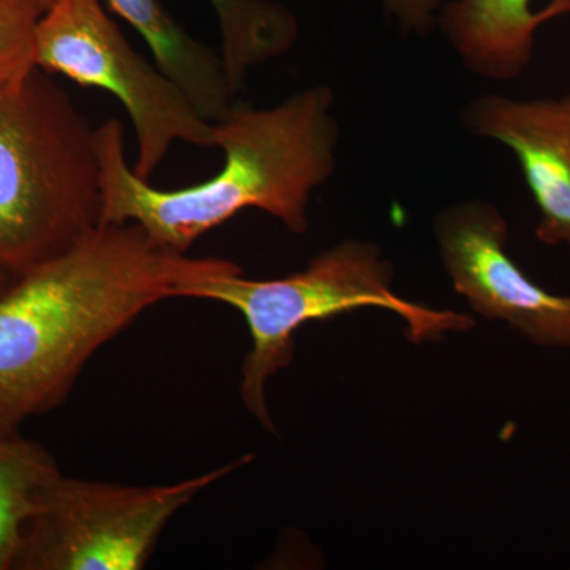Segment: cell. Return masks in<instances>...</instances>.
<instances>
[{
  "instance_id": "7a4b0ae2",
  "label": "cell",
  "mask_w": 570,
  "mask_h": 570,
  "mask_svg": "<svg viewBox=\"0 0 570 570\" xmlns=\"http://www.w3.org/2000/svg\"><path fill=\"white\" fill-rule=\"evenodd\" d=\"M333 104L335 94L324 85L262 110L234 104L213 122L223 170L176 190L157 189L135 174L126 159L122 122L108 119L97 129L100 224H138L157 245L179 254L243 209H261L292 234L306 235L311 195L336 170L340 129Z\"/></svg>"
},
{
  "instance_id": "3957f363",
  "label": "cell",
  "mask_w": 570,
  "mask_h": 570,
  "mask_svg": "<svg viewBox=\"0 0 570 570\" xmlns=\"http://www.w3.org/2000/svg\"><path fill=\"white\" fill-rule=\"evenodd\" d=\"M50 71L0 81V265L28 272L99 227L97 129Z\"/></svg>"
},
{
  "instance_id": "4fadbf2b",
  "label": "cell",
  "mask_w": 570,
  "mask_h": 570,
  "mask_svg": "<svg viewBox=\"0 0 570 570\" xmlns=\"http://www.w3.org/2000/svg\"><path fill=\"white\" fill-rule=\"evenodd\" d=\"M45 10L40 0H0V81L36 66L33 37Z\"/></svg>"
},
{
  "instance_id": "ba28073f",
  "label": "cell",
  "mask_w": 570,
  "mask_h": 570,
  "mask_svg": "<svg viewBox=\"0 0 570 570\" xmlns=\"http://www.w3.org/2000/svg\"><path fill=\"white\" fill-rule=\"evenodd\" d=\"M460 121L468 134L508 146L519 160L539 209L535 238L570 247V92L532 100L487 94L463 108Z\"/></svg>"
},
{
  "instance_id": "52a82bcc",
  "label": "cell",
  "mask_w": 570,
  "mask_h": 570,
  "mask_svg": "<svg viewBox=\"0 0 570 570\" xmlns=\"http://www.w3.org/2000/svg\"><path fill=\"white\" fill-rule=\"evenodd\" d=\"M433 232L453 288L472 311L535 346L570 348V295L551 294L513 262L497 206L480 198L450 205L434 217Z\"/></svg>"
},
{
  "instance_id": "5bb4252c",
  "label": "cell",
  "mask_w": 570,
  "mask_h": 570,
  "mask_svg": "<svg viewBox=\"0 0 570 570\" xmlns=\"http://www.w3.org/2000/svg\"><path fill=\"white\" fill-rule=\"evenodd\" d=\"M390 13L400 21L401 31L426 36L438 26L441 0H382Z\"/></svg>"
},
{
  "instance_id": "8992f818",
  "label": "cell",
  "mask_w": 570,
  "mask_h": 570,
  "mask_svg": "<svg viewBox=\"0 0 570 570\" xmlns=\"http://www.w3.org/2000/svg\"><path fill=\"white\" fill-rule=\"evenodd\" d=\"M250 460L247 455L170 485L61 474L33 513L14 570H140L176 513Z\"/></svg>"
},
{
  "instance_id": "7c38bea8",
  "label": "cell",
  "mask_w": 570,
  "mask_h": 570,
  "mask_svg": "<svg viewBox=\"0 0 570 570\" xmlns=\"http://www.w3.org/2000/svg\"><path fill=\"white\" fill-rule=\"evenodd\" d=\"M223 36V61L235 94L247 71L285 55L298 40V21L273 0H209Z\"/></svg>"
},
{
  "instance_id": "2e32d148",
  "label": "cell",
  "mask_w": 570,
  "mask_h": 570,
  "mask_svg": "<svg viewBox=\"0 0 570 570\" xmlns=\"http://www.w3.org/2000/svg\"><path fill=\"white\" fill-rule=\"evenodd\" d=\"M41 3H43L45 9H48V7L51 6L52 0H40Z\"/></svg>"
},
{
  "instance_id": "30bf717a",
  "label": "cell",
  "mask_w": 570,
  "mask_h": 570,
  "mask_svg": "<svg viewBox=\"0 0 570 570\" xmlns=\"http://www.w3.org/2000/svg\"><path fill=\"white\" fill-rule=\"evenodd\" d=\"M110 9L140 33L154 62L183 89L197 111L217 122L234 107L223 56L195 40L159 0H108Z\"/></svg>"
},
{
  "instance_id": "5b68a950",
  "label": "cell",
  "mask_w": 570,
  "mask_h": 570,
  "mask_svg": "<svg viewBox=\"0 0 570 570\" xmlns=\"http://www.w3.org/2000/svg\"><path fill=\"white\" fill-rule=\"evenodd\" d=\"M36 66L115 96L137 135L134 171L149 181L175 141L214 148L206 121L170 77L134 50L100 0H52L33 37Z\"/></svg>"
},
{
  "instance_id": "277c9868",
  "label": "cell",
  "mask_w": 570,
  "mask_h": 570,
  "mask_svg": "<svg viewBox=\"0 0 570 570\" xmlns=\"http://www.w3.org/2000/svg\"><path fill=\"white\" fill-rule=\"evenodd\" d=\"M395 268L376 243L346 239L326 249L302 272L277 279H247L243 269L183 285L176 298L212 299L234 307L249 328V352L242 367L243 403L266 430L276 433L266 385L295 355V333L363 307H381L403 318L406 336L422 344L448 333L468 332L474 318L452 309H431L393 292Z\"/></svg>"
},
{
  "instance_id": "6da1fadb",
  "label": "cell",
  "mask_w": 570,
  "mask_h": 570,
  "mask_svg": "<svg viewBox=\"0 0 570 570\" xmlns=\"http://www.w3.org/2000/svg\"><path fill=\"white\" fill-rule=\"evenodd\" d=\"M157 245L135 223L100 224L21 273L0 295V431L61 406L82 367L146 309L183 285L238 272Z\"/></svg>"
},
{
  "instance_id": "9a60e30c",
  "label": "cell",
  "mask_w": 570,
  "mask_h": 570,
  "mask_svg": "<svg viewBox=\"0 0 570 570\" xmlns=\"http://www.w3.org/2000/svg\"><path fill=\"white\" fill-rule=\"evenodd\" d=\"M18 276H20L18 273L11 272L7 266L0 265V295L14 283Z\"/></svg>"
},
{
  "instance_id": "8fae6325",
  "label": "cell",
  "mask_w": 570,
  "mask_h": 570,
  "mask_svg": "<svg viewBox=\"0 0 570 570\" xmlns=\"http://www.w3.org/2000/svg\"><path fill=\"white\" fill-rule=\"evenodd\" d=\"M40 442L0 431V570H14L26 530L48 487L61 475Z\"/></svg>"
},
{
  "instance_id": "9c48e42d",
  "label": "cell",
  "mask_w": 570,
  "mask_h": 570,
  "mask_svg": "<svg viewBox=\"0 0 570 570\" xmlns=\"http://www.w3.org/2000/svg\"><path fill=\"white\" fill-rule=\"evenodd\" d=\"M532 0H452L439 10L438 26L471 73L487 80H517L534 55L546 22L570 13V0L532 10Z\"/></svg>"
}]
</instances>
